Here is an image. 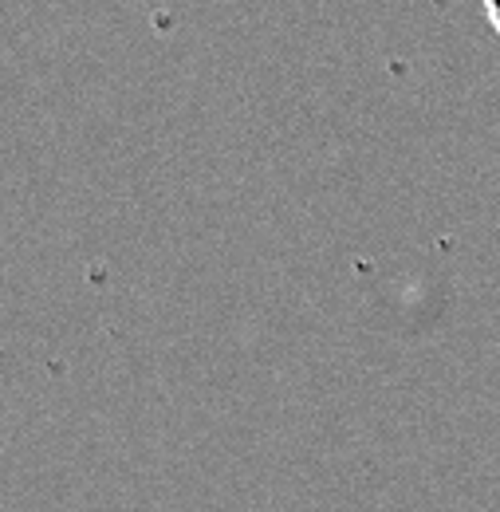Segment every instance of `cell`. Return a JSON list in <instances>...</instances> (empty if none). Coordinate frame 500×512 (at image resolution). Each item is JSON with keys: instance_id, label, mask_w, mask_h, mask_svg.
<instances>
[{"instance_id": "6da1fadb", "label": "cell", "mask_w": 500, "mask_h": 512, "mask_svg": "<svg viewBox=\"0 0 500 512\" xmlns=\"http://www.w3.org/2000/svg\"><path fill=\"white\" fill-rule=\"evenodd\" d=\"M485 16H489V24L497 28V36H500V0H485Z\"/></svg>"}]
</instances>
